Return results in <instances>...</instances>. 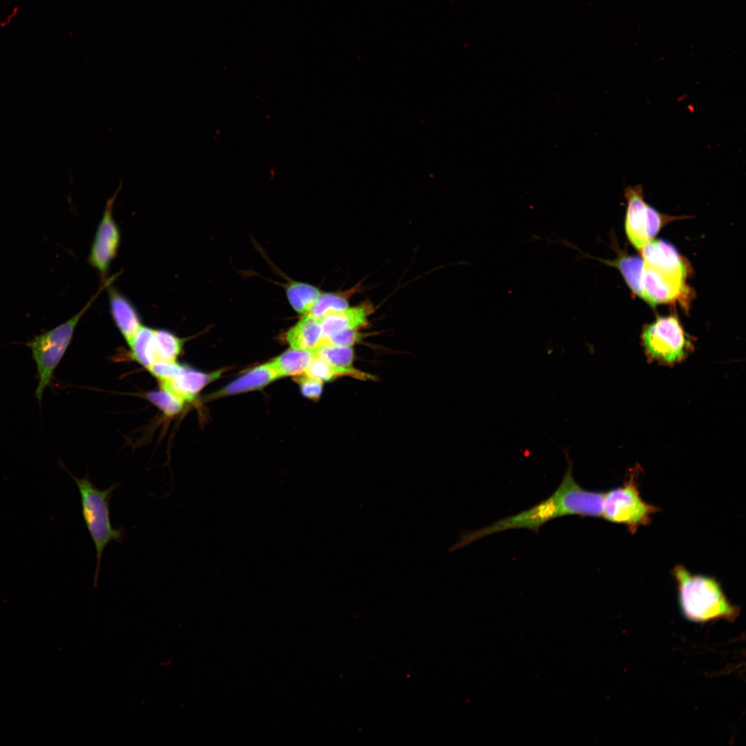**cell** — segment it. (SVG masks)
Masks as SVG:
<instances>
[{"label": "cell", "instance_id": "11", "mask_svg": "<svg viewBox=\"0 0 746 746\" xmlns=\"http://www.w3.org/2000/svg\"><path fill=\"white\" fill-rule=\"evenodd\" d=\"M108 300L113 320L128 345L142 325L140 316L133 303L111 285Z\"/></svg>", "mask_w": 746, "mask_h": 746}, {"label": "cell", "instance_id": "20", "mask_svg": "<svg viewBox=\"0 0 746 746\" xmlns=\"http://www.w3.org/2000/svg\"><path fill=\"white\" fill-rule=\"evenodd\" d=\"M144 399L157 408L165 416L172 417L180 413L185 401L168 388L160 385V388L147 392Z\"/></svg>", "mask_w": 746, "mask_h": 746}, {"label": "cell", "instance_id": "15", "mask_svg": "<svg viewBox=\"0 0 746 746\" xmlns=\"http://www.w3.org/2000/svg\"><path fill=\"white\" fill-rule=\"evenodd\" d=\"M278 378L280 376L269 362L259 365L240 376L214 394V397L260 389Z\"/></svg>", "mask_w": 746, "mask_h": 746}, {"label": "cell", "instance_id": "3", "mask_svg": "<svg viewBox=\"0 0 746 746\" xmlns=\"http://www.w3.org/2000/svg\"><path fill=\"white\" fill-rule=\"evenodd\" d=\"M61 466L68 472L79 490L82 517L95 548L94 586L96 587L104 549L113 542L123 543L126 534L123 526L113 527L110 517V501L120 483L113 482L107 488L102 490L93 484L88 473L84 477L79 478L69 472L63 463Z\"/></svg>", "mask_w": 746, "mask_h": 746}, {"label": "cell", "instance_id": "13", "mask_svg": "<svg viewBox=\"0 0 746 746\" xmlns=\"http://www.w3.org/2000/svg\"><path fill=\"white\" fill-rule=\"evenodd\" d=\"M370 309L369 306L363 304L327 314L320 319L323 338L345 329H358L366 325Z\"/></svg>", "mask_w": 746, "mask_h": 746}, {"label": "cell", "instance_id": "16", "mask_svg": "<svg viewBox=\"0 0 746 746\" xmlns=\"http://www.w3.org/2000/svg\"><path fill=\"white\" fill-rule=\"evenodd\" d=\"M580 253L582 254L580 258H592L604 264L613 266L619 269L625 282L631 291L638 296H641V280L644 269V262L642 258L631 256L625 253L619 254L614 260H604L594 258L584 254L578 247L571 243Z\"/></svg>", "mask_w": 746, "mask_h": 746}, {"label": "cell", "instance_id": "5", "mask_svg": "<svg viewBox=\"0 0 746 746\" xmlns=\"http://www.w3.org/2000/svg\"><path fill=\"white\" fill-rule=\"evenodd\" d=\"M640 338L647 359L668 367L683 362L695 349L693 338L674 314L658 316L645 325Z\"/></svg>", "mask_w": 746, "mask_h": 746}, {"label": "cell", "instance_id": "4", "mask_svg": "<svg viewBox=\"0 0 746 746\" xmlns=\"http://www.w3.org/2000/svg\"><path fill=\"white\" fill-rule=\"evenodd\" d=\"M111 282V279L105 280L95 295L70 319L50 330L34 336L24 343L31 350L36 365L38 385L34 395L39 403L44 390L52 385L55 370L71 342L76 326L98 295Z\"/></svg>", "mask_w": 746, "mask_h": 746}, {"label": "cell", "instance_id": "10", "mask_svg": "<svg viewBox=\"0 0 746 746\" xmlns=\"http://www.w3.org/2000/svg\"><path fill=\"white\" fill-rule=\"evenodd\" d=\"M640 251L644 265L662 274L686 280L692 272L688 260L664 240L653 239Z\"/></svg>", "mask_w": 746, "mask_h": 746}, {"label": "cell", "instance_id": "7", "mask_svg": "<svg viewBox=\"0 0 746 746\" xmlns=\"http://www.w3.org/2000/svg\"><path fill=\"white\" fill-rule=\"evenodd\" d=\"M627 202L624 228L630 242L638 249L653 240L660 230L671 221L686 217H675L660 213L644 200L641 184L624 189Z\"/></svg>", "mask_w": 746, "mask_h": 746}, {"label": "cell", "instance_id": "14", "mask_svg": "<svg viewBox=\"0 0 746 746\" xmlns=\"http://www.w3.org/2000/svg\"><path fill=\"white\" fill-rule=\"evenodd\" d=\"M285 338L291 348L315 350L321 345L323 340L320 320L309 314L305 315L287 331Z\"/></svg>", "mask_w": 746, "mask_h": 746}, {"label": "cell", "instance_id": "6", "mask_svg": "<svg viewBox=\"0 0 746 746\" xmlns=\"http://www.w3.org/2000/svg\"><path fill=\"white\" fill-rule=\"evenodd\" d=\"M641 471L640 466L636 465L629 470L622 486L604 494L602 517L612 523L626 526L633 534L640 527L649 524L652 515L660 510L641 497L638 484Z\"/></svg>", "mask_w": 746, "mask_h": 746}, {"label": "cell", "instance_id": "19", "mask_svg": "<svg viewBox=\"0 0 746 746\" xmlns=\"http://www.w3.org/2000/svg\"><path fill=\"white\" fill-rule=\"evenodd\" d=\"M286 293L294 309L299 314L306 315L312 310L321 291L313 285L293 282L288 285Z\"/></svg>", "mask_w": 746, "mask_h": 746}, {"label": "cell", "instance_id": "21", "mask_svg": "<svg viewBox=\"0 0 746 746\" xmlns=\"http://www.w3.org/2000/svg\"><path fill=\"white\" fill-rule=\"evenodd\" d=\"M155 344L157 359L176 361L182 353L184 338L167 329H154Z\"/></svg>", "mask_w": 746, "mask_h": 746}, {"label": "cell", "instance_id": "24", "mask_svg": "<svg viewBox=\"0 0 746 746\" xmlns=\"http://www.w3.org/2000/svg\"><path fill=\"white\" fill-rule=\"evenodd\" d=\"M183 364L177 361L157 359L147 370L159 382L169 381L176 376L181 371Z\"/></svg>", "mask_w": 746, "mask_h": 746}, {"label": "cell", "instance_id": "26", "mask_svg": "<svg viewBox=\"0 0 746 746\" xmlns=\"http://www.w3.org/2000/svg\"><path fill=\"white\" fill-rule=\"evenodd\" d=\"M298 383L303 394L312 399H318L321 395L323 390V382L305 375H301L296 379Z\"/></svg>", "mask_w": 746, "mask_h": 746}, {"label": "cell", "instance_id": "8", "mask_svg": "<svg viewBox=\"0 0 746 746\" xmlns=\"http://www.w3.org/2000/svg\"><path fill=\"white\" fill-rule=\"evenodd\" d=\"M641 291L640 298L652 307L678 303L685 311L689 310L694 297V292L686 280L662 274L644 264Z\"/></svg>", "mask_w": 746, "mask_h": 746}, {"label": "cell", "instance_id": "9", "mask_svg": "<svg viewBox=\"0 0 746 746\" xmlns=\"http://www.w3.org/2000/svg\"><path fill=\"white\" fill-rule=\"evenodd\" d=\"M122 186V183L120 182L117 190L106 201L88 257L90 265L103 276H106L112 261L115 258L120 244V231L113 218V211Z\"/></svg>", "mask_w": 746, "mask_h": 746}, {"label": "cell", "instance_id": "25", "mask_svg": "<svg viewBox=\"0 0 746 746\" xmlns=\"http://www.w3.org/2000/svg\"><path fill=\"white\" fill-rule=\"evenodd\" d=\"M363 338V335L358 329H345L339 332L328 338H323L321 345H329L338 347H352L359 343Z\"/></svg>", "mask_w": 746, "mask_h": 746}, {"label": "cell", "instance_id": "18", "mask_svg": "<svg viewBox=\"0 0 746 746\" xmlns=\"http://www.w3.org/2000/svg\"><path fill=\"white\" fill-rule=\"evenodd\" d=\"M128 345L132 359L146 370L157 359L153 328L142 325Z\"/></svg>", "mask_w": 746, "mask_h": 746}, {"label": "cell", "instance_id": "1", "mask_svg": "<svg viewBox=\"0 0 746 746\" xmlns=\"http://www.w3.org/2000/svg\"><path fill=\"white\" fill-rule=\"evenodd\" d=\"M564 451L567 468L560 485L551 496L528 510L498 520L481 529L462 531L459 540L448 552L463 548L489 535L510 529L524 528L538 533L545 523L562 516L602 517L604 492L586 490L575 481L573 461L568 452L566 450Z\"/></svg>", "mask_w": 746, "mask_h": 746}, {"label": "cell", "instance_id": "17", "mask_svg": "<svg viewBox=\"0 0 746 746\" xmlns=\"http://www.w3.org/2000/svg\"><path fill=\"white\" fill-rule=\"evenodd\" d=\"M315 356L314 350L291 348L270 363L280 377L298 376L305 373Z\"/></svg>", "mask_w": 746, "mask_h": 746}, {"label": "cell", "instance_id": "22", "mask_svg": "<svg viewBox=\"0 0 746 746\" xmlns=\"http://www.w3.org/2000/svg\"><path fill=\"white\" fill-rule=\"evenodd\" d=\"M314 351L316 356L334 367H353L354 354L352 347L321 345Z\"/></svg>", "mask_w": 746, "mask_h": 746}, {"label": "cell", "instance_id": "12", "mask_svg": "<svg viewBox=\"0 0 746 746\" xmlns=\"http://www.w3.org/2000/svg\"><path fill=\"white\" fill-rule=\"evenodd\" d=\"M221 371L204 373L183 365L180 373L169 381L160 382L185 402L193 401L198 392L210 382L217 379Z\"/></svg>", "mask_w": 746, "mask_h": 746}, {"label": "cell", "instance_id": "2", "mask_svg": "<svg viewBox=\"0 0 746 746\" xmlns=\"http://www.w3.org/2000/svg\"><path fill=\"white\" fill-rule=\"evenodd\" d=\"M676 584L678 602L684 618L695 623L718 620L733 622L740 607L733 604L716 578L690 572L682 564L672 570Z\"/></svg>", "mask_w": 746, "mask_h": 746}, {"label": "cell", "instance_id": "23", "mask_svg": "<svg viewBox=\"0 0 746 746\" xmlns=\"http://www.w3.org/2000/svg\"><path fill=\"white\" fill-rule=\"evenodd\" d=\"M348 307L347 300L342 295L321 293L308 314L320 320L328 314L343 310Z\"/></svg>", "mask_w": 746, "mask_h": 746}]
</instances>
